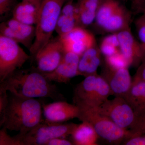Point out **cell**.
<instances>
[{
  "instance_id": "16",
  "label": "cell",
  "mask_w": 145,
  "mask_h": 145,
  "mask_svg": "<svg viewBox=\"0 0 145 145\" xmlns=\"http://www.w3.org/2000/svg\"><path fill=\"white\" fill-rule=\"evenodd\" d=\"M124 98L133 110L137 127L145 119V82H132L129 91Z\"/></svg>"
},
{
  "instance_id": "5",
  "label": "cell",
  "mask_w": 145,
  "mask_h": 145,
  "mask_svg": "<svg viewBox=\"0 0 145 145\" xmlns=\"http://www.w3.org/2000/svg\"><path fill=\"white\" fill-rule=\"evenodd\" d=\"M80 109L78 119L93 126L99 138L108 142L119 144L130 137L129 130L120 127L93 108Z\"/></svg>"
},
{
  "instance_id": "17",
  "label": "cell",
  "mask_w": 145,
  "mask_h": 145,
  "mask_svg": "<svg viewBox=\"0 0 145 145\" xmlns=\"http://www.w3.org/2000/svg\"><path fill=\"white\" fill-rule=\"evenodd\" d=\"M102 54L96 43L87 49L80 57L78 67L79 76L85 78L97 74V69L101 63Z\"/></svg>"
},
{
  "instance_id": "12",
  "label": "cell",
  "mask_w": 145,
  "mask_h": 145,
  "mask_svg": "<svg viewBox=\"0 0 145 145\" xmlns=\"http://www.w3.org/2000/svg\"><path fill=\"white\" fill-rule=\"evenodd\" d=\"M43 112L48 123H64L71 119L78 118L80 109L76 105L65 101H54L49 104L42 103Z\"/></svg>"
},
{
  "instance_id": "7",
  "label": "cell",
  "mask_w": 145,
  "mask_h": 145,
  "mask_svg": "<svg viewBox=\"0 0 145 145\" xmlns=\"http://www.w3.org/2000/svg\"><path fill=\"white\" fill-rule=\"evenodd\" d=\"M19 44L0 34V83L20 69L31 58Z\"/></svg>"
},
{
  "instance_id": "23",
  "label": "cell",
  "mask_w": 145,
  "mask_h": 145,
  "mask_svg": "<svg viewBox=\"0 0 145 145\" xmlns=\"http://www.w3.org/2000/svg\"><path fill=\"white\" fill-rule=\"evenodd\" d=\"M122 2L121 0H103L96 13L95 27L101 31Z\"/></svg>"
},
{
  "instance_id": "1",
  "label": "cell",
  "mask_w": 145,
  "mask_h": 145,
  "mask_svg": "<svg viewBox=\"0 0 145 145\" xmlns=\"http://www.w3.org/2000/svg\"><path fill=\"white\" fill-rule=\"evenodd\" d=\"M0 90L27 99L50 98L54 101H66L56 85L34 67L16 71L0 83Z\"/></svg>"
},
{
  "instance_id": "32",
  "label": "cell",
  "mask_w": 145,
  "mask_h": 145,
  "mask_svg": "<svg viewBox=\"0 0 145 145\" xmlns=\"http://www.w3.org/2000/svg\"><path fill=\"white\" fill-rule=\"evenodd\" d=\"M46 145H73L69 139L67 138L58 137L50 140Z\"/></svg>"
},
{
  "instance_id": "19",
  "label": "cell",
  "mask_w": 145,
  "mask_h": 145,
  "mask_svg": "<svg viewBox=\"0 0 145 145\" xmlns=\"http://www.w3.org/2000/svg\"><path fill=\"white\" fill-rule=\"evenodd\" d=\"M131 11L121 4L104 25L101 31L103 33H117L129 29L131 21Z\"/></svg>"
},
{
  "instance_id": "3",
  "label": "cell",
  "mask_w": 145,
  "mask_h": 145,
  "mask_svg": "<svg viewBox=\"0 0 145 145\" xmlns=\"http://www.w3.org/2000/svg\"><path fill=\"white\" fill-rule=\"evenodd\" d=\"M65 0H42L36 25V36L29 49L31 57L36 54L52 39Z\"/></svg>"
},
{
  "instance_id": "13",
  "label": "cell",
  "mask_w": 145,
  "mask_h": 145,
  "mask_svg": "<svg viewBox=\"0 0 145 145\" xmlns=\"http://www.w3.org/2000/svg\"><path fill=\"white\" fill-rule=\"evenodd\" d=\"M101 75L108 84L112 95L116 97L124 98L132 85L128 68L114 69L105 66Z\"/></svg>"
},
{
  "instance_id": "30",
  "label": "cell",
  "mask_w": 145,
  "mask_h": 145,
  "mask_svg": "<svg viewBox=\"0 0 145 145\" xmlns=\"http://www.w3.org/2000/svg\"><path fill=\"white\" fill-rule=\"evenodd\" d=\"M145 82V63H142L134 75L132 82Z\"/></svg>"
},
{
  "instance_id": "28",
  "label": "cell",
  "mask_w": 145,
  "mask_h": 145,
  "mask_svg": "<svg viewBox=\"0 0 145 145\" xmlns=\"http://www.w3.org/2000/svg\"><path fill=\"white\" fill-rule=\"evenodd\" d=\"M17 0H0V15L3 16L11 12L18 3Z\"/></svg>"
},
{
  "instance_id": "36",
  "label": "cell",
  "mask_w": 145,
  "mask_h": 145,
  "mask_svg": "<svg viewBox=\"0 0 145 145\" xmlns=\"http://www.w3.org/2000/svg\"><path fill=\"white\" fill-rule=\"evenodd\" d=\"M75 0H65V3L68 1H74Z\"/></svg>"
},
{
  "instance_id": "9",
  "label": "cell",
  "mask_w": 145,
  "mask_h": 145,
  "mask_svg": "<svg viewBox=\"0 0 145 145\" xmlns=\"http://www.w3.org/2000/svg\"><path fill=\"white\" fill-rule=\"evenodd\" d=\"M59 36L52 38L36 54L34 68L43 73L52 72L59 64L65 53Z\"/></svg>"
},
{
  "instance_id": "6",
  "label": "cell",
  "mask_w": 145,
  "mask_h": 145,
  "mask_svg": "<svg viewBox=\"0 0 145 145\" xmlns=\"http://www.w3.org/2000/svg\"><path fill=\"white\" fill-rule=\"evenodd\" d=\"M77 124L52 123L45 121L37 125L25 134L15 135L20 145H46L50 140L69 137Z\"/></svg>"
},
{
  "instance_id": "2",
  "label": "cell",
  "mask_w": 145,
  "mask_h": 145,
  "mask_svg": "<svg viewBox=\"0 0 145 145\" xmlns=\"http://www.w3.org/2000/svg\"><path fill=\"white\" fill-rule=\"evenodd\" d=\"M42 110V103L36 99L10 93L5 107L0 112V126L25 134L41 123Z\"/></svg>"
},
{
  "instance_id": "20",
  "label": "cell",
  "mask_w": 145,
  "mask_h": 145,
  "mask_svg": "<svg viewBox=\"0 0 145 145\" xmlns=\"http://www.w3.org/2000/svg\"><path fill=\"white\" fill-rule=\"evenodd\" d=\"M103 0H77L76 3L78 27L86 28L95 21Z\"/></svg>"
},
{
  "instance_id": "21",
  "label": "cell",
  "mask_w": 145,
  "mask_h": 145,
  "mask_svg": "<svg viewBox=\"0 0 145 145\" xmlns=\"http://www.w3.org/2000/svg\"><path fill=\"white\" fill-rule=\"evenodd\" d=\"M69 137L73 145H98L99 136L93 126L87 122L77 124Z\"/></svg>"
},
{
  "instance_id": "34",
  "label": "cell",
  "mask_w": 145,
  "mask_h": 145,
  "mask_svg": "<svg viewBox=\"0 0 145 145\" xmlns=\"http://www.w3.org/2000/svg\"><path fill=\"white\" fill-rule=\"evenodd\" d=\"M138 4L141 9L145 10V0H138Z\"/></svg>"
},
{
  "instance_id": "33",
  "label": "cell",
  "mask_w": 145,
  "mask_h": 145,
  "mask_svg": "<svg viewBox=\"0 0 145 145\" xmlns=\"http://www.w3.org/2000/svg\"><path fill=\"white\" fill-rule=\"evenodd\" d=\"M22 1H26L31 3L36 7V8L39 10V11H40V7L41 5L42 0H22Z\"/></svg>"
},
{
  "instance_id": "18",
  "label": "cell",
  "mask_w": 145,
  "mask_h": 145,
  "mask_svg": "<svg viewBox=\"0 0 145 145\" xmlns=\"http://www.w3.org/2000/svg\"><path fill=\"white\" fill-rule=\"evenodd\" d=\"M77 27H78V16L76 3L67 2L62 8L55 31L58 36H62Z\"/></svg>"
},
{
  "instance_id": "15",
  "label": "cell",
  "mask_w": 145,
  "mask_h": 145,
  "mask_svg": "<svg viewBox=\"0 0 145 145\" xmlns=\"http://www.w3.org/2000/svg\"><path fill=\"white\" fill-rule=\"evenodd\" d=\"M120 51L128 63L136 66L142 63L143 51L142 46L133 35L131 29L117 33Z\"/></svg>"
},
{
  "instance_id": "31",
  "label": "cell",
  "mask_w": 145,
  "mask_h": 145,
  "mask_svg": "<svg viewBox=\"0 0 145 145\" xmlns=\"http://www.w3.org/2000/svg\"><path fill=\"white\" fill-rule=\"evenodd\" d=\"M130 131L131 132L130 138L145 134V119L135 128L130 130Z\"/></svg>"
},
{
  "instance_id": "4",
  "label": "cell",
  "mask_w": 145,
  "mask_h": 145,
  "mask_svg": "<svg viewBox=\"0 0 145 145\" xmlns=\"http://www.w3.org/2000/svg\"><path fill=\"white\" fill-rule=\"evenodd\" d=\"M111 95L108 84L101 75L96 74L85 77L76 85L72 101L80 109L96 108Z\"/></svg>"
},
{
  "instance_id": "37",
  "label": "cell",
  "mask_w": 145,
  "mask_h": 145,
  "mask_svg": "<svg viewBox=\"0 0 145 145\" xmlns=\"http://www.w3.org/2000/svg\"><path fill=\"white\" fill-rule=\"evenodd\" d=\"M121 1H122L123 2L125 3L127 2V1H128V0H121Z\"/></svg>"
},
{
  "instance_id": "29",
  "label": "cell",
  "mask_w": 145,
  "mask_h": 145,
  "mask_svg": "<svg viewBox=\"0 0 145 145\" xmlns=\"http://www.w3.org/2000/svg\"><path fill=\"white\" fill-rule=\"evenodd\" d=\"M122 144L125 145H145V134L127 139Z\"/></svg>"
},
{
  "instance_id": "8",
  "label": "cell",
  "mask_w": 145,
  "mask_h": 145,
  "mask_svg": "<svg viewBox=\"0 0 145 145\" xmlns=\"http://www.w3.org/2000/svg\"><path fill=\"white\" fill-rule=\"evenodd\" d=\"M94 109L124 129H133L137 124L133 110L123 97L115 96L112 100L108 99Z\"/></svg>"
},
{
  "instance_id": "24",
  "label": "cell",
  "mask_w": 145,
  "mask_h": 145,
  "mask_svg": "<svg viewBox=\"0 0 145 145\" xmlns=\"http://www.w3.org/2000/svg\"><path fill=\"white\" fill-rule=\"evenodd\" d=\"M99 48L105 57L111 56L120 51L117 33H113L105 37Z\"/></svg>"
},
{
  "instance_id": "35",
  "label": "cell",
  "mask_w": 145,
  "mask_h": 145,
  "mask_svg": "<svg viewBox=\"0 0 145 145\" xmlns=\"http://www.w3.org/2000/svg\"><path fill=\"white\" fill-rule=\"evenodd\" d=\"M142 51L143 55L142 63H145V48L142 50Z\"/></svg>"
},
{
  "instance_id": "14",
  "label": "cell",
  "mask_w": 145,
  "mask_h": 145,
  "mask_svg": "<svg viewBox=\"0 0 145 145\" xmlns=\"http://www.w3.org/2000/svg\"><path fill=\"white\" fill-rule=\"evenodd\" d=\"M80 58L78 54L66 52L57 68L52 72L43 73L44 75L51 82L67 84L72 78L79 76L78 67Z\"/></svg>"
},
{
  "instance_id": "26",
  "label": "cell",
  "mask_w": 145,
  "mask_h": 145,
  "mask_svg": "<svg viewBox=\"0 0 145 145\" xmlns=\"http://www.w3.org/2000/svg\"><path fill=\"white\" fill-rule=\"evenodd\" d=\"M135 29L142 49L145 48V10L140 17L136 19L134 22Z\"/></svg>"
},
{
  "instance_id": "27",
  "label": "cell",
  "mask_w": 145,
  "mask_h": 145,
  "mask_svg": "<svg viewBox=\"0 0 145 145\" xmlns=\"http://www.w3.org/2000/svg\"><path fill=\"white\" fill-rule=\"evenodd\" d=\"M0 145H18L15 136L11 137L7 132V129L2 127L0 131Z\"/></svg>"
},
{
  "instance_id": "10",
  "label": "cell",
  "mask_w": 145,
  "mask_h": 145,
  "mask_svg": "<svg viewBox=\"0 0 145 145\" xmlns=\"http://www.w3.org/2000/svg\"><path fill=\"white\" fill-rule=\"evenodd\" d=\"M0 33L29 50L36 36V26L23 23L12 18L1 24Z\"/></svg>"
},
{
  "instance_id": "11",
  "label": "cell",
  "mask_w": 145,
  "mask_h": 145,
  "mask_svg": "<svg viewBox=\"0 0 145 145\" xmlns=\"http://www.w3.org/2000/svg\"><path fill=\"white\" fill-rule=\"evenodd\" d=\"M60 37L66 52H73L80 57L96 43L92 33L86 28L80 27H77L67 34Z\"/></svg>"
},
{
  "instance_id": "22",
  "label": "cell",
  "mask_w": 145,
  "mask_h": 145,
  "mask_svg": "<svg viewBox=\"0 0 145 145\" xmlns=\"http://www.w3.org/2000/svg\"><path fill=\"white\" fill-rule=\"evenodd\" d=\"M13 18L21 22L29 25H36L39 11L31 3L22 1L18 3L12 11Z\"/></svg>"
},
{
  "instance_id": "25",
  "label": "cell",
  "mask_w": 145,
  "mask_h": 145,
  "mask_svg": "<svg viewBox=\"0 0 145 145\" xmlns=\"http://www.w3.org/2000/svg\"><path fill=\"white\" fill-rule=\"evenodd\" d=\"M105 66L112 69H119L129 67L121 51L108 57H105Z\"/></svg>"
}]
</instances>
